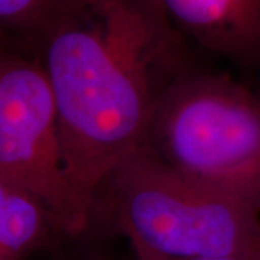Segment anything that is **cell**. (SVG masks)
<instances>
[{
    "instance_id": "obj_8",
    "label": "cell",
    "mask_w": 260,
    "mask_h": 260,
    "mask_svg": "<svg viewBox=\"0 0 260 260\" xmlns=\"http://www.w3.org/2000/svg\"><path fill=\"white\" fill-rule=\"evenodd\" d=\"M133 250V257L135 260H244V259H236V257H203V259H169V257H162L156 256L140 249H132Z\"/></svg>"
},
{
    "instance_id": "obj_7",
    "label": "cell",
    "mask_w": 260,
    "mask_h": 260,
    "mask_svg": "<svg viewBox=\"0 0 260 260\" xmlns=\"http://www.w3.org/2000/svg\"><path fill=\"white\" fill-rule=\"evenodd\" d=\"M71 0H0V37L37 54Z\"/></svg>"
},
{
    "instance_id": "obj_4",
    "label": "cell",
    "mask_w": 260,
    "mask_h": 260,
    "mask_svg": "<svg viewBox=\"0 0 260 260\" xmlns=\"http://www.w3.org/2000/svg\"><path fill=\"white\" fill-rule=\"evenodd\" d=\"M0 175L41 200L61 236L93 230L65 168L52 90L35 52L0 37Z\"/></svg>"
},
{
    "instance_id": "obj_3",
    "label": "cell",
    "mask_w": 260,
    "mask_h": 260,
    "mask_svg": "<svg viewBox=\"0 0 260 260\" xmlns=\"http://www.w3.org/2000/svg\"><path fill=\"white\" fill-rule=\"evenodd\" d=\"M139 149L260 213V91L229 73L197 65L178 78Z\"/></svg>"
},
{
    "instance_id": "obj_1",
    "label": "cell",
    "mask_w": 260,
    "mask_h": 260,
    "mask_svg": "<svg viewBox=\"0 0 260 260\" xmlns=\"http://www.w3.org/2000/svg\"><path fill=\"white\" fill-rule=\"evenodd\" d=\"M70 182L91 215L103 181L142 146L159 100L197 51L155 0H71L37 49Z\"/></svg>"
},
{
    "instance_id": "obj_5",
    "label": "cell",
    "mask_w": 260,
    "mask_h": 260,
    "mask_svg": "<svg viewBox=\"0 0 260 260\" xmlns=\"http://www.w3.org/2000/svg\"><path fill=\"white\" fill-rule=\"evenodd\" d=\"M194 48L242 70H260V0H155Z\"/></svg>"
},
{
    "instance_id": "obj_6",
    "label": "cell",
    "mask_w": 260,
    "mask_h": 260,
    "mask_svg": "<svg viewBox=\"0 0 260 260\" xmlns=\"http://www.w3.org/2000/svg\"><path fill=\"white\" fill-rule=\"evenodd\" d=\"M55 234L61 236L44 203L0 175V260H23Z\"/></svg>"
},
{
    "instance_id": "obj_2",
    "label": "cell",
    "mask_w": 260,
    "mask_h": 260,
    "mask_svg": "<svg viewBox=\"0 0 260 260\" xmlns=\"http://www.w3.org/2000/svg\"><path fill=\"white\" fill-rule=\"evenodd\" d=\"M124 236L132 249L169 259L260 260V213L171 169L143 150L103 181L93 229Z\"/></svg>"
}]
</instances>
